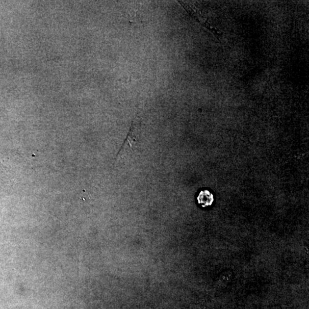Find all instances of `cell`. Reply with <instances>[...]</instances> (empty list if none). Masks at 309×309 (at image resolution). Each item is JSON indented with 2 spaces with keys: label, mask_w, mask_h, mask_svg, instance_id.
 <instances>
[{
  "label": "cell",
  "mask_w": 309,
  "mask_h": 309,
  "mask_svg": "<svg viewBox=\"0 0 309 309\" xmlns=\"http://www.w3.org/2000/svg\"><path fill=\"white\" fill-rule=\"evenodd\" d=\"M183 7L186 9V11L189 13V15L194 17L195 20H197L200 24H202L206 28H208L210 31H212L215 35H219L216 28L213 27L211 25L208 21L206 20L205 18L201 16L200 14L194 11L188 4H187L184 2H179Z\"/></svg>",
  "instance_id": "6da1fadb"
},
{
  "label": "cell",
  "mask_w": 309,
  "mask_h": 309,
  "mask_svg": "<svg viewBox=\"0 0 309 309\" xmlns=\"http://www.w3.org/2000/svg\"><path fill=\"white\" fill-rule=\"evenodd\" d=\"M198 203L202 208L212 205L214 202V195L208 190L200 191L197 197Z\"/></svg>",
  "instance_id": "7a4b0ae2"
}]
</instances>
